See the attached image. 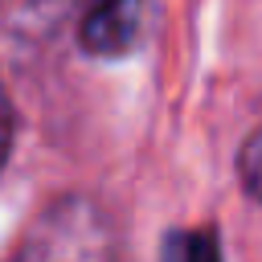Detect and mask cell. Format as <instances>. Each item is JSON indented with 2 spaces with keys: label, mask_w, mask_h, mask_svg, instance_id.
<instances>
[{
  "label": "cell",
  "mask_w": 262,
  "mask_h": 262,
  "mask_svg": "<svg viewBox=\"0 0 262 262\" xmlns=\"http://www.w3.org/2000/svg\"><path fill=\"white\" fill-rule=\"evenodd\" d=\"M12 262H115V225L98 201L66 192L33 217Z\"/></svg>",
  "instance_id": "6da1fadb"
},
{
  "label": "cell",
  "mask_w": 262,
  "mask_h": 262,
  "mask_svg": "<svg viewBox=\"0 0 262 262\" xmlns=\"http://www.w3.org/2000/svg\"><path fill=\"white\" fill-rule=\"evenodd\" d=\"M143 29V0H94L82 20V49L94 57H119L139 41Z\"/></svg>",
  "instance_id": "7a4b0ae2"
},
{
  "label": "cell",
  "mask_w": 262,
  "mask_h": 262,
  "mask_svg": "<svg viewBox=\"0 0 262 262\" xmlns=\"http://www.w3.org/2000/svg\"><path fill=\"white\" fill-rule=\"evenodd\" d=\"M160 262H221L217 229H209V225H201V229H172L164 237Z\"/></svg>",
  "instance_id": "3957f363"
},
{
  "label": "cell",
  "mask_w": 262,
  "mask_h": 262,
  "mask_svg": "<svg viewBox=\"0 0 262 262\" xmlns=\"http://www.w3.org/2000/svg\"><path fill=\"white\" fill-rule=\"evenodd\" d=\"M237 176H242V188L262 205V127L242 143V151H237Z\"/></svg>",
  "instance_id": "277c9868"
},
{
  "label": "cell",
  "mask_w": 262,
  "mask_h": 262,
  "mask_svg": "<svg viewBox=\"0 0 262 262\" xmlns=\"http://www.w3.org/2000/svg\"><path fill=\"white\" fill-rule=\"evenodd\" d=\"M8 151H12V106H8V98L0 90V168H4Z\"/></svg>",
  "instance_id": "5b68a950"
}]
</instances>
